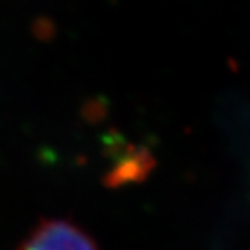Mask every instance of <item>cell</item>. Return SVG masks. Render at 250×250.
I'll return each mask as SVG.
<instances>
[{"mask_svg":"<svg viewBox=\"0 0 250 250\" xmlns=\"http://www.w3.org/2000/svg\"><path fill=\"white\" fill-rule=\"evenodd\" d=\"M18 250H98V247L73 224L44 221L24 239Z\"/></svg>","mask_w":250,"mask_h":250,"instance_id":"obj_1","label":"cell"}]
</instances>
